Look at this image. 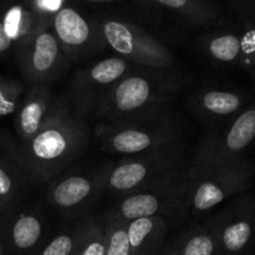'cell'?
Returning a JSON list of instances; mask_svg holds the SVG:
<instances>
[{"instance_id": "7402d4cb", "label": "cell", "mask_w": 255, "mask_h": 255, "mask_svg": "<svg viewBox=\"0 0 255 255\" xmlns=\"http://www.w3.org/2000/svg\"><path fill=\"white\" fill-rule=\"evenodd\" d=\"M82 230L73 255H105L107 234L104 220L90 217L80 222Z\"/></svg>"}, {"instance_id": "d6986e66", "label": "cell", "mask_w": 255, "mask_h": 255, "mask_svg": "<svg viewBox=\"0 0 255 255\" xmlns=\"http://www.w3.org/2000/svg\"><path fill=\"white\" fill-rule=\"evenodd\" d=\"M169 219L161 215L128 222L130 255H159L169 233Z\"/></svg>"}, {"instance_id": "484cf974", "label": "cell", "mask_w": 255, "mask_h": 255, "mask_svg": "<svg viewBox=\"0 0 255 255\" xmlns=\"http://www.w3.org/2000/svg\"><path fill=\"white\" fill-rule=\"evenodd\" d=\"M243 36V63L242 69L255 83V26L250 23L238 19Z\"/></svg>"}, {"instance_id": "44dd1931", "label": "cell", "mask_w": 255, "mask_h": 255, "mask_svg": "<svg viewBox=\"0 0 255 255\" xmlns=\"http://www.w3.org/2000/svg\"><path fill=\"white\" fill-rule=\"evenodd\" d=\"M171 245L180 255H224L217 235L208 224L184 230Z\"/></svg>"}, {"instance_id": "ffe728a7", "label": "cell", "mask_w": 255, "mask_h": 255, "mask_svg": "<svg viewBox=\"0 0 255 255\" xmlns=\"http://www.w3.org/2000/svg\"><path fill=\"white\" fill-rule=\"evenodd\" d=\"M28 179L6 155H0V218L20 207Z\"/></svg>"}, {"instance_id": "3957f363", "label": "cell", "mask_w": 255, "mask_h": 255, "mask_svg": "<svg viewBox=\"0 0 255 255\" xmlns=\"http://www.w3.org/2000/svg\"><path fill=\"white\" fill-rule=\"evenodd\" d=\"M95 138L102 150L122 156L138 155L185 140L180 120L170 104L128 119L100 123Z\"/></svg>"}, {"instance_id": "4fadbf2b", "label": "cell", "mask_w": 255, "mask_h": 255, "mask_svg": "<svg viewBox=\"0 0 255 255\" xmlns=\"http://www.w3.org/2000/svg\"><path fill=\"white\" fill-rule=\"evenodd\" d=\"M77 4L78 1L61 9L51 21V29L70 63L104 48L93 16Z\"/></svg>"}, {"instance_id": "f1b7e54d", "label": "cell", "mask_w": 255, "mask_h": 255, "mask_svg": "<svg viewBox=\"0 0 255 255\" xmlns=\"http://www.w3.org/2000/svg\"><path fill=\"white\" fill-rule=\"evenodd\" d=\"M83 3L88 4H114V3H120L123 0H82Z\"/></svg>"}, {"instance_id": "ba28073f", "label": "cell", "mask_w": 255, "mask_h": 255, "mask_svg": "<svg viewBox=\"0 0 255 255\" xmlns=\"http://www.w3.org/2000/svg\"><path fill=\"white\" fill-rule=\"evenodd\" d=\"M114 163L109 161L87 173H72L49 181L45 199L68 218L82 217L107 191L108 179Z\"/></svg>"}, {"instance_id": "9c48e42d", "label": "cell", "mask_w": 255, "mask_h": 255, "mask_svg": "<svg viewBox=\"0 0 255 255\" xmlns=\"http://www.w3.org/2000/svg\"><path fill=\"white\" fill-rule=\"evenodd\" d=\"M14 48L19 70L28 85H50L70 65L51 25L40 29Z\"/></svg>"}, {"instance_id": "2e32d148", "label": "cell", "mask_w": 255, "mask_h": 255, "mask_svg": "<svg viewBox=\"0 0 255 255\" xmlns=\"http://www.w3.org/2000/svg\"><path fill=\"white\" fill-rule=\"evenodd\" d=\"M252 97L235 88L203 85L191 93L188 105L191 114L205 124H227L237 117Z\"/></svg>"}, {"instance_id": "52a82bcc", "label": "cell", "mask_w": 255, "mask_h": 255, "mask_svg": "<svg viewBox=\"0 0 255 255\" xmlns=\"http://www.w3.org/2000/svg\"><path fill=\"white\" fill-rule=\"evenodd\" d=\"M254 174L255 164L239 156L229 163L188 178L186 214L207 213L225 200L247 191L254 180Z\"/></svg>"}, {"instance_id": "4316f807", "label": "cell", "mask_w": 255, "mask_h": 255, "mask_svg": "<svg viewBox=\"0 0 255 255\" xmlns=\"http://www.w3.org/2000/svg\"><path fill=\"white\" fill-rule=\"evenodd\" d=\"M78 0H28V4L35 14L48 21H53V18L67 5L77 3ZM82 1V0H79Z\"/></svg>"}, {"instance_id": "e0dca14e", "label": "cell", "mask_w": 255, "mask_h": 255, "mask_svg": "<svg viewBox=\"0 0 255 255\" xmlns=\"http://www.w3.org/2000/svg\"><path fill=\"white\" fill-rule=\"evenodd\" d=\"M146 13L166 14L189 26L210 28L224 20L222 9L212 0H135Z\"/></svg>"}, {"instance_id": "7c38bea8", "label": "cell", "mask_w": 255, "mask_h": 255, "mask_svg": "<svg viewBox=\"0 0 255 255\" xmlns=\"http://www.w3.org/2000/svg\"><path fill=\"white\" fill-rule=\"evenodd\" d=\"M188 180L186 178L178 183L122 195L118 197L117 203L108 210L125 222L155 215L168 219L175 214H186Z\"/></svg>"}, {"instance_id": "603a6c76", "label": "cell", "mask_w": 255, "mask_h": 255, "mask_svg": "<svg viewBox=\"0 0 255 255\" xmlns=\"http://www.w3.org/2000/svg\"><path fill=\"white\" fill-rule=\"evenodd\" d=\"M107 234L105 255H130V245L128 239V222L108 210L104 218Z\"/></svg>"}, {"instance_id": "277c9868", "label": "cell", "mask_w": 255, "mask_h": 255, "mask_svg": "<svg viewBox=\"0 0 255 255\" xmlns=\"http://www.w3.org/2000/svg\"><path fill=\"white\" fill-rule=\"evenodd\" d=\"M186 153V141L181 140L138 155L122 156L113 165L107 191L118 198L185 180L191 160Z\"/></svg>"}, {"instance_id": "4dcf8cb0", "label": "cell", "mask_w": 255, "mask_h": 255, "mask_svg": "<svg viewBox=\"0 0 255 255\" xmlns=\"http://www.w3.org/2000/svg\"><path fill=\"white\" fill-rule=\"evenodd\" d=\"M0 255H4V249H3V245L0 243Z\"/></svg>"}, {"instance_id": "f546056e", "label": "cell", "mask_w": 255, "mask_h": 255, "mask_svg": "<svg viewBox=\"0 0 255 255\" xmlns=\"http://www.w3.org/2000/svg\"><path fill=\"white\" fill-rule=\"evenodd\" d=\"M159 255H180V254H179L178 250H176L175 248H174L173 245L170 244V245H169V247L164 248L163 252H161Z\"/></svg>"}, {"instance_id": "8992f818", "label": "cell", "mask_w": 255, "mask_h": 255, "mask_svg": "<svg viewBox=\"0 0 255 255\" xmlns=\"http://www.w3.org/2000/svg\"><path fill=\"white\" fill-rule=\"evenodd\" d=\"M254 139L255 93L247 107L223 129H213L203 136L190 160L188 178L239 158Z\"/></svg>"}, {"instance_id": "83f0119b", "label": "cell", "mask_w": 255, "mask_h": 255, "mask_svg": "<svg viewBox=\"0 0 255 255\" xmlns=\"http://www.w3.org/2000/svg\"><path fill=\"white\" fill-rule=\"evenodd\" d=\"M229 4L238 19L255 26V0H229Z\"/></svg>"}, {"instance_id": "9a60e30c", "label": "cell", "mask_w": 255, "mask_h": 255, "mask_svg": "<svg viewBox=\"0 0 255 255\" xmlns=\"http://www.w3.org/2000/svg\"><path fill=\"white\" fill-rule=\"evenodd\" d=\"M68 103L67 98L55 97L50 85H28L14 117L15 138L19 140L30 139L48 125Z\"/></svg>"}, {"instance_id": "5b68a950", "label": "cell", "mask_w": 255, "mask_h": 255, "mask_svg": "<svg viewBox=\"0 0 255 255\" xmlns=\"http://www.w3.org/2000/svg\"><path fill=\"white\" fill-rule=\"evenodd\" d=\"M104 48L134 65L151 69H175V58L168 46L154 38L143 25L109 14L92 15Z\"/></svg>"}, {"instance_id": "1f68e13d", "label": "cell", "mask_w": 255, "mask_h": 255, "mask_svg": "<svg viewBox=\"0 0 255 255\" xmlns=\"http://www.w3.org/2000/svg\"><path fill=\"white\" fill-rule=\"evenodd\" d=\"M250 255H255V250H254V252H253V253H252V254H250Z\"/></svg>"}, {"instance_id": "6da1fadb", "label": "cell", "mask_w": 255, "mask_h": 255, "mask_svg": "<svg viewBox=\"0 0 255 255\" xmlns=\"http://www.w3.org/2000/svg\"><path fill=\"white\" fill-rule=\"evenodd\" d=\"M88 143L89 125L69 103L28 140H19L6 131H0V149L4 155L11 159L26 179L36 185L56 178L84 151Z\"/></svg>"}, {"instance_id": "d4e9b609", "label": "cell", "mask_w": 255, "mask_h": 255, "mask_svg": "<svg viewBox=\"0 0 255 255\" xmlns=\"http://www.w3.org/2000/svg\"><path fill=\"white\" fill-rule=\"evenodd\" d=\"M25 84L19 79L0 75V118L15 115L19 109Z\"/></svg>"}, {"instance_id": "7a4b0ae2", "label": "cell", "mask_w": 255, "mask_h": 255, "mask_svg": "<svg viewBox=\"0 0 255 255\" xmlns=\"http://www.w3.org/2000/svg\"><path fill=\"white\" fill-rule=\"evenodd\" d=\"M185 83V77L174 69L134 65L105 93L93 118L113 123L165 107Z\"/></svg>"}, {"instance_id": "8fae6325", "label": "cell", "mask_w": 255, "mask_h": 255, "mask_svg": "<svg viewBox=\"0 0 255 255\" xmlns=\"http://www.w3.org/2000/svg\"><path fill=\"white\" fill-rule=\"evenodd\" d=\"M207 224L224 255H250L255 250V197L245 191L235 195Z\"/></svg>"}, {"instance_id": "cb8c5ba5", "label": "cell", "mask_w": 255, "mask_h": 255, "mask_svg": "<svg viewBox=\"0 0 255 255\" xmlns=\"http://www.w3.org/2000/svg\"><path fill=\"white\" fill-rule=\"evenodd\" d=\"M82 224L69 230L58 233L51 239L45 240L33 255H73L80 237Z\"/></svg>"}, {"instance_id": "5bb4252c", "label": "cell", "mask_w": 255, "mask_h": 255, "mask_svg": "<svg viewBox=\"0 0 255 255\" xmlns=\"http://www.w3.org/2000/svg\"><path fill=\"white\" fill-rule=\"evenodd\" d=\"M46 220L36 208L18 207L0 218L4 255H33L46 240Z\"/></svg>"}, {"instance_id": "ac0fdd59", "label": "cell", "mask_w": 255, "mask_h": 255, "mask_svg": "<svg viewBox=\"0 0 255 255\" xmlns=\"http://www.w3.org/2000/svg\"><path fill=\"white\" fill-rule=\"evenodd\" d=\"M225 20L210 26L200 39V45L209 58L223 65L242 68L243 36L239 23L225 25Z\"/></svg>"}, {"instance_id": "30bf717a", "label": "cell", "mask_w": 255, "mask_h": 255, "mask_svg": "<svg viewBox=\"0 0 255 255\" xmlns=\"http://www.w3.org/2000/svg\"><path fill=\"white\" fill-rule=\"evenodd\" d=\"M133 67L130 61L113 55L77 70L69 84L68 100L72 109L84 119L93 117L105 93Z\"/></svg>"}]
</instances>
